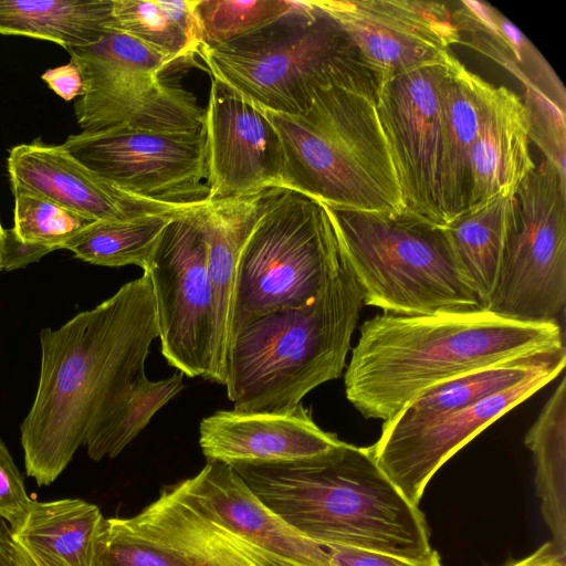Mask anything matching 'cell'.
I'll use <instances>...</instances> for the list:
<instances>
[{
  "label": "cell",
  "instance_id": "obj_1",
  "mask_svg": "<svg viewBox=\"0 0 566 566\" xmlns=\"http://www.w3.org/2000/svg\"><path fill=\"white\" fill-rule=\"evenodd\" d=\"M157 337L145 273L60 327L41 329L38 387L20 426L24 468L39 486L59 478L114 400L145 373Z\"/></svg>",
  "mask_w": 566,
  "mask_h": 566
},
{
  "label": "cell",
  "instance_id": "obj_13",
  "mask_svg": "<svg viewBox=\"0 0 566 566\" xmlns=\"http://www.w3.org/2000/svg\"><path fill=\"white\" fill-rule=\"evenodd\" d=\"M451 56L387 80L376 97L405 210L440 226V85Z\"/></svg>",
  "mask_w": 566,
  "mask_h": 566
},
{
  "label": "cell",
  "instance_id": "obj_24",
  "mask_svg": "<svg viewBox=\"0 0 566 566\" xmlns=\"http://www.w3.org/2000/svg\"><path fill=\"white\" fill-rule=\"evenodd\" d=\"M475 74L453 54L440 85V205L444 226L468 210L471 151L478 133Z\"/></svg>",
  "mask_w": 566,
  "mask_h": 566
},
{
  "label": "cell",
  "instance_id": "obj_23",
  "mask_svg": "<svg viewBox=\"0 0 566 566\" xmlns=\"http://www.w3.org/2000/svg\"><path fill=\"white\" fill-rule=\"evenodd\" d=\"M272 189L244 197L206 200L200 208L216 316L212 368L209 380L220 385L224 384L239 258Z\"/></svg>",
  "mask_w": 566,
  "mask_h": 566
},
{
  "label": "cell",
  "instance_id": "obj_37",
  "mask_svg": "<svg viewBox=\"0 0 566 566\" xmlns=\"http://www.w3.org/2000/svg\"><path fill=\"white\" fill-rule=\"evenodd\" d=\"M325 548L337 566H442L440 559L432 563H420L349 547L329 546Z\"/></svg>",
  "mask_w": 566,
  "mask_h": 566
},
{
  "label": "cell",
  "instance_id": "obj_12",
  "mask_svg": "<svg viewBox=\"0 0 566 566\" xmlns=\"http://www.w3.org/2000/svg\"><path fill=\"white\" fill-rule=\"evenodd\" d=\"M63 147L122 190L170 203L208 196L205 129L155 132L115 127L70 135Z\"/></svg>",
  "mask_w": 566,
  "mask_h": 566
},
{
  "label": "cell",
  "instance_id": "obj_18",
  "mask_svg": "<svg viewBox=\"0 0 566 566\" xmlns=\"http://www.w3.org/2000/svg\"><path fill=\"white\" fill-rule=\"evenodd\" d=\"M84 93L74 104L82 132L129 127L155 132H197L205 108L192 92L158 76L78 69Z\"/></svg>",
  "mask_w": 566,
  "mask_h": 566
},
{
  "label": "cell",
  "instance_id": "obj_40",
  "mask_svg": "<svg viewBox=\"0 0 566 566\" xmlns=\"http://www.w3.org/2000/svg\"><path fill=\"white\" fill-rule=\"evenodd\" d=\"M556 562L566 563V560L562 559L557 554L554 544L552 542H547L541 545L531 555L522 559L511 562L504 566H551Z\"/></svg>",
  "mask_w": 566,
  "mask_h": 566
},
{
  "label": "cell",
  "instance_id": "obj_26",
  "mask_svg": "<svg viewBox=\"0 0 566 566\" xmlns=\"http://www.w3.org/2000/svg\"><path fill=\"white\" fill-rule=\"evenodd\" d=\"M566 364L565 346L492 364L431 387L382 428L402 430L468 407L518 384L531 375Z\"/></svg>",
  "mask_w": 566,
  "mask_h": 566
},
{
  "label": "cell",
  "instance_id": "obj_39",
  "mask_svg": "<svg viewBox=\"0 0 566 566\" xmlns=\"http://www.w3.org/2000/svg\"><path fill=\"white\" fill-rule=\"evenodd\" d=\"M46 249L27 244L18 240L10 229H6L2 266L3 270L13 271L22 269L30 263L38 262L49 254Z\"/></svg>",
  "mask_w": 566,
  "mask_h": 566
},
{
  "label": "cell",
  "instance_id": "obj_4",
  "mask_svg": "<svg viewBox=\"0 0 566 566\" xmlns=\"http://www.w3.org/2000/svg\"><path fill=\"white\" fill-rule=\"evenodd\" d=\"M363 304L340 255L311 302L252 317L233 329L223 384L233 409H290L314 388L338 378Z\"/></svg>",
  "mask_w": 566,
  "mask_h": 566
},
{
  "label": "cell",
  "instance_id": "obj_32",
  "mask_svg": "<svg viewBox=\"0 0 566 566\" xmlns=\"http://www.w3.org/2000/svg\"><path fill=\"white\" fill-rule=\"evenodd\" d=\"M11 190L14 205L10 231L23 243L50 252L61 250L94 222L39 192L15 185Z\"/></svg>",
  "mask_w": 566,
  "mask_h": 566
},
{
  "label": "cell",
  "instance_id": "obj_41",
  "mask_svg": "<svg viewBox=\"0 0 566 566\" xmlns=\"http://www.w3.org/2000/svg\"><path fill=\"white\" fill-rule=\"evenodd\" d=\"M4 240H6V229L2 227L1 221H0V272L3 270L2 258H3Z\"/></svg>",
  "mask_w": 566,
  "mask_h": 566
},
{
  "label": "cell",
  "instance_id": "obj_36",
  "mask_svg": "<svg viewBox=\"0 0 566 566\" xmlns=\"http://www.w3.org/2000/svg\"><path fill=\"white\" fill-rule=\"evenodd\" d=\"M33 501L11 453L0 439V518L12 527L19 525Z\"/></svg>",
  "mask_w": 566,
  "mask_h": 566
},
{
  "label": "cell",
  "instance_id": "obj_19",
  "mask_svg": "<svg viewBox=\"0 0 566 566\" xmlns=\"http://www.w3.org/2000/svg\"><path fill=\"white\" fill-rule=\"evenodd\" d=\"M340 441L321 429L302 402L277 411L218 410L199 424V446L207 460L231 467L300 461Z\"/></svg>",
  "mask_w": 566,
  "mask_h": 566
},
{
  "label": "cell",
  "instance_id": "obj_30",
  "mask_svg": "<svg viewBox=\"0 0 566 566\" xmlns=\"http://www.w3.org/2000/svg\"><path fill=\"white\" fill-rule=\"evenodd\" d=\"M179 370L165 379L151 381L138 376L109 406L85 442L94 461L117 457L149 423L154 415L184 388Z\"/></svg>",
  "mask_w": 566,
  "mask_h": 566
},
{
  "label": "cell",
  "instance_id": "obj_27",
  "mask_svg": "<svg viewBox=\"0 0 566 566\" xmlns=\"http://www.w3.org/2000/svg\"><path fill=\"white\" fill-rule=\"evenodd\" d=\"M518 221L515 195L497 196L446 226L460 266L483 310L490 305L507 241Z\"/></svg>",
  "mask_w": 566,
  "mask_h": 566
},
{
  "label": "cell",
  "instance_id": "obj_29",
  "mask_svg": "<svg viewBox=\"0 0 566 566\" xmlns=\"http://www.w3.org/2000/svg\"><path fill=\"white\" fill-rule=\"evenodd\" d=\"M535 488L554 547L566 559V378L563 377L525 436Z\"/></svg>",
  "mask_w": 566,
  "mask_h": 566
},
{
  "label": "cell",
  "instance_id": "obj_25",
  "mask_svg": "<svg viewBox=\"0 0 566 566\" xmlns=\"http://www.w3.org/2000/svg\"><path fill=\"white\" fill-rule=\"evenodd\" d=\"M450 7L460 44L483 54L516 77L526 88L539 91L565 108V88L533 43L500 11L481 1H459Z\"/></svg>",
  "mask_w": 566,
  "mask_h": 566
},
{
  "label": "cell",
  "instance_id": "obj_31",
  "mask_svg": "<svg viewBox=\"0 0 566 566\" xmlns=\"http://www.w3.org/2000/svg\"><path fill=\"white\" fill-rule=\"evenodd\" d=\"M180 211L185 210L127 220L94 221L72 238L63 250L94 265L118 268L134 264L144 270L164 228Z\"/></svg>",
  "mask_w": 566,
  "mask_h": 566
},
{
  "label": "cell",
  "instance_id": "obj_33",
  "mask_svg": "<svg viewBox=\"0 0 566 566\" xmlns=\"http://www.w3.org/2000/svg\"><path fill=\"white\" fill-rule=\"evenodd\" d=\"M109 30L128 34L176 63L193 62L200 50L157 0H113Z\"/></svg>",
  "mask_w": 566,
  "mask_h": 566
},
{
  "label": "cell",
  "instance_id": "obj_5",
  "mask_svg": "<svg viewBox=\"0 0 566 566\" xmlns=\"http://www.w3.org/2000/svg\"><path fill=\"white\" fill-rule=\"evenodd\" d=\"M376 97L371 92L329 84L314 92L301 116L265 111L283 147L284 189L333 210L403 211Z\"/></svg>",
  "mask_w": 566,
  "mask_h": 566
},
{
  "label": "cell",
  "instance_id": "obj_2",
  "mask_svg": "<svg viewBox=\"0 0 566 566\" xmlns=\"http://www.w3.org/2000/svg\"><path fill=\"white\" fill-rule=\"evenodd\" d=\"M562 346L558 322H521L486 310L382 313L360 326L345 373V394L365 418L387 422L441 382Z\"/></svg>",
  "mask_w": 566,
  "mask_h": 566
},
{
  "label": "cell",
  "instance_id": "obj_16",
  "mask_svg": "<svg viewBox=\"0 0 566 566\" xmlns=\"http://www.w3.org/2000/svg\"><path fill=\"white\" fill-rule=\"evenodd\" d=\"M565 365L546 368L471 407L422 424L402 430L382 428L370 447L376 463L401 494L418 506L428 482L455 452L551 382Z\"/></svg>",
  "mask_w": 566,
  "mask_h": 566
},
{
  "label": "cell",
  "instance_id": "obj_28",
  "mask_svg": "<svg viewBox=\"0 0 566 566\" xmlns=\"http://www.w3.org/2000/svg\"><path fill=\"white\" fill-rule=\"evenodd\" d=\"M113 0H0V34L54 42L65 50L97 42L112 22Z\"/></svg>",
  "mask_w": 566,
  "mask_h": 566
},
{
  "label": "cell",
  "instance_id": "obj_8",
  "mask_svg": "<svg viewBox=\"0 0 566 566\" xmlns=\"http://www.w3.org/2000/svg\"><path fill=\"white\" fill-rule=\"evenodd\" d=\"M339 262L327 208L294 190L273 188L241 250L230 336L252 317L311 302Z\"/></svg>",
  "mask_w": 566,
  "mask_h": 566
},
{
  "label": "cell",
  "instance_id": "obj_38",
  "mask_svg": "<svg viewBox=\"0 0 566 566\" xmlns=\"http://www.w3.org/2000/svg\"><path fill=\"white\" fill-rule=\"evenodd\" d=\"M41 78L66 102L78 98L84 93L81 72L72 60L64 65L46 70Z\"/></svg>",
  "mask_w": 566,
  "mask_h": 566
},
{
  "label": "cell",
  "instance_id": "obj_17",
  "mask_svg": "<svg viewBox=\"0 0 566 566\" xmlns=\"http://www.w3.org/2000/svg\"><path fill=\"white\" fill-rule=\"evenodd\" d=\"M7 169L11 185L39 192L93 221L187 210L206 200L170 203L140 198L99 177L63 145H49L41 138L13 146Z\"/></svg>",
  "mask_w": 566,
  "mask_h": 566
},
{
  "label": "cell",
  "instance_id": "obj_20",
  "mask_svg": "<svg viewBox=\"0 0 566 566\" xmlns=\"http://www.w3.org/2000/svg\"><path fill=\"white\" fill-rule=\"evenodd\" d=\"M191 496L244 539L292 566H337L327 549L271 511L226 463L208 461L182 480Z\"/></svg>",
  "mask_w": 566,
  "mask_h": 566
},
{
  "label": "cell",
  "instance_id": "obj_3",
  "mask_svg": "<svg viewBox=\"0 0 566 566\" xmlns=\"http://www.w3.org/2000/svg\"><path fill=\"white\" fill-rule=\"evenodd\" d=\"M232 468L271 511L323 547L440 559L423 514L381 471L370 447L340 441L300 461Z\"/></svg>",
  "mask_w": 566,
  "mask_h": 566
},
{
  "label": "cell",
  "instance_id": "obj_22",
  "mask_svg": "<svg viewBox=\"0 0 566 566\" xmlns=\"http://www.w3.org/2000/svg\"><path fill=\"white\" fill-rule=\"evenodd\" d=\"M103 520L80 499L33 501L19 525L0 518V566H94Z\"/></svg>",
  "mask_w": 566,
  "mask_h": 566
},
{
  "label": "cell",
  "instance_id": "obj_34",
  "mask_svg": "<svg viewBox=\"0 0 566 566\" xmlns=\"http://www.w3.org/2000/svg\"><path fill=\"white\" fill-rule=\"evenodd\" d=\"M290 0H197L201 48H214L252 32L291 12ZM200 51V50H199Z\"/></svg>",
  "mask_w": 566,
  "mask_h": 566
},
{
  "label": "cell",
  "instance_id": "obj_15",
  "mask_svg": "<svg viewBox=\"0 0 566 566\" xmlns=\"http://www.w3.org/2000/svg\"><path fill=\"white\" fill-rule=\"evenodd\" d=\"M203 129L207 201L284 189L283 147L265 109L214 77Z\"/></svg>",
  "mask_w": 566,
  "mask_h": 566
},
{
  "label": "cell",
  "instance_id": "obj_42",
  "mask_svg": "<svg viewBox=\"0 0 566 566\" xmlns=\"http://www.w3.org/2000/svg\"><path fill=\"white\" fill-rule=\"evenodd\" d=\"M551 566H566V563H563V562H556L554 563L553 565Z\"/></svg>",
  "mask_w": 566,
  "mask_h": 566
},
{
  "label": "cell",
  "instance_id": "obj_14",
  "mask_svg": "<svg viewBox=\"0 0 566 566\" xmlns=\"http://www.w3.org/2000/svg\"><path fill=\"white\" fill-rule=\"evenodd\" d=\"M343 29L379 86L446 61L461 36L450 7L421 0H313Z\"/></svg>",
  "mask_w": 566,
  "mask_h": 566
},
{
  "label": "cell",
  "instance_id": "obj_9",
  "mask_svg": "<svg viewBox=\"0 0 566 566\" xmlns=\"http://www.w3.org/2000/svg\"><path fill=\"white\" fill-rule=\"evenodd\" d=\"M94 566H292L209 514L182 481L130 517L104 518Z\"/></svg>",
  "mask_w": 566,
  "mask_h": 566
},
{
  "label": "cell",
  "instance_id": "obj_21",
  "mask_svg": "<svg viewBox=\"0 0 566 566\" xmlns=\"http://www.w3.org/2000/svg\"><path fill=\"white\" fill-rule=\"evenodd\" d=\"M479 125L471 151L468 209L497 196L515 195L535 168L522 99L507 87L474 77Z\"/></svg>",
  "mask_w": 566,
  "mask_h": 566
},
{
  "label": "cell",
  "instance_id": "obj_6",
  "mask_svg": "<svg viewBox=\"0 0 566 566\" xmlns=\"http://www.w3.org/2000/svg\"><path fill=\"white\" fill-rule=\"evenodd\" d=\"M200 57L218 78L259 107L303 115L314 92L342 84L375 93L379 84L339 24L313 0Z\"/></svg>",
  "mask_w": 566,
  "mask_h": 566
},
{
  "label": "cell",
  "instance_id": "obj_35",
  "mask_svg": "<svg viewBox=\"0 0 566 566\" xmlns=\"http://www.w3.org/2000/svg\"><path fill=\"white\" fill-rule=\"evenodd\" d=\"M522 101L528 137L543 151L545 159L556 166L563 176L565 169L566 124L565 108L533 88L524 90Z\"/></svg>",
  "mask_w": 566,
  "mask_h": 566
},
{
  "label": "cell",
  "instance_id": "obj_10",
  "mask_svg": "<svg viewBox=\"0 0 566 566\" xmlns=\"http://www.w3.org/2000/svg\"><path fill=\"white\" fill-rule=\"evenodd\" d=\"M515 196L518 221L486 311L521 322H557L566 302V176L544 158Z\"/></svg>",
  "mask_w": 566,
  "mask_h": 566
},
{
  "label": "cell",
  "instance_id": "obj_7",
  "mask_svg": "<svg viewBox=\"0 0 566 566\" xmlns=\"http://www.w3.org/2000/svg\"><path fill=\"white\" fill-rule=\"evenodd\" d=\"M327 211L364 304L401 315L483 310L446 226L406 210Z\"/></svg>",
  "mask_w": 566,
  "mask_h": 566
},
{
  "label": "cell",
  "instance_id": "obj_11",
  "mask_svg": "<svg viewBox=\"0 0 566 566\" xmlns=\"http://www.w3.org/2000/svg\"><path fill=\"white\" fill-rule=\"evenodd\" d=\"M203 203L168 222L144 273L151 283L163 356L185 376L210 379L216 316L200 218Z\"/></svg>",
  "mask_w": 566,
  "mask_h": 566
}]
</instances>
